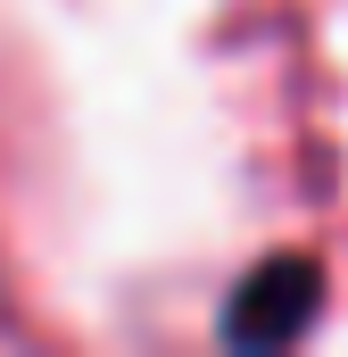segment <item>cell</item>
<instances>
[{"label": "cell", "instance_id": "6da1fadb", "mask_svg": "<svg viewBox=\"0 0 348 357\" xmlns=\"http://www.w3.org/2000/svg\"><path fill=\"white\" fill-rule=\"evenodd\" d=\"M307 307H315V266L307 258H265L249 282H241V299H232V316H224V341H290L299 324H307Z\"/></svg>", "mask_w": 348, "mask_h": 357}]
</instances>
